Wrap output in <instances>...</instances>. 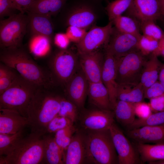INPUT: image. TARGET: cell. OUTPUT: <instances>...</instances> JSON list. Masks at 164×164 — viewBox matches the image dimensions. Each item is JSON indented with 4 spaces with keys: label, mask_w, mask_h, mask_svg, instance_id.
Segmentation results:
<instances>
[{
    "label": "cell",
    "mask_w": 164,
    "mask_h": 164,
    "mask_svg": "<svg viewBox=\"0 0 164 164\" xmlns=\"http://www.w3.org/2000/svg\"><path fill=\"white\" fill-rule=\"evenodd\" d=\"M60 97L37 90L27 111L31 132L45 134L48 124L58 114Z\"/></svg>",
    "instance_id": "cell-1"
},
{
    "label": "cell",
    "mask_w": 164,
    "mask_h": 164,
    "mask_svg": "<svg viewBox=\"0 0 164 164\" xmlns=\"http://www.w3.org/2000/svg\"><path fill=\"white\" fill-rule=\"evenodd\" d=\"M0 54L1 62L17 71L24 79L37 87L47 88L50 77L25 52L20 48L3 50Z\"/></svg>",
    "instance_id": "cell-2"
},
{
    "label": "cell",
    "mask_w": 164,
    "mask_h": 164,
    "mask_svg": "<svg viewBox=\"0 0 164 164\" xmlns=\"http://www.w3.org/2000/svg\"><path fill=\"white\" fill-rule=\"evenodd\" d=\"M43 135L32 132L19 139L6 155L0 156V164H38L43 155Z\"/></svg>",
    "instance_id": "cell-3"
},
{
    "label": "cell",
    "mask_w": 164,
    "mask_h": 164,
    "mask_svg": "<svg viewBox=\"0 0 164 164\" xmlns=\"http://www.w3.org/2000/svg\"><path fill=\"white\" fill-rule=\"evenodd\" d=\"M85 131L87 135L88 163H118V155L110 129Z\"/></svg>",
    "instance_id": "cell-4"
},
{
    "label": "cell",
    "mask_w": 164,
    "mask_h": 164,
    "mask_svg": "<svg viewBox=\"0 0 164 164\" xmlns=\"http://www.w3.org/2000/svg\"><path fill=\"white\" fill-rule=\"evenodd\" d=\"M37 87L18 76L0 94V109L13 110L27 118V109Z\"/></svg>",
    "instance_id": "cell-5"
},
{
    "label": "cell",
    "mask_w": 164,
    "mask_h": 164,
    "mask_svg": "<svg viewBox=\"0 0 164 164\" xmlns=\"http://www.w3.org/2000/svg\"><path fill=\"white\" fill-rule=\"evenodd\" d=\"M146 56L139 50L116 58V81L118 84L137 85L140 79Z\"/></svg>",
    "instance_id": "cell-6"
},
{
    "label": "cell",
    "mask_w": 164,
    "mask_h": 164,
    "mask_svg": "<svg viewBox=\"0 0 164 164\" xmlns=\"http://www.w3.org/2000/svg\"><path fill=\"white\" fill-rule=\"evenodd\" d=\"M29 22L28 16L19 12L0 22V45L3 50L20 47Z\"/></svg>",
    "instance_id": "cell-7"
},
{
    "label": "cell",
    "mask_w": 164,
    "mask_h": 164,
    "mask_svg": "<svg viewBox=\"0 0 164 164\" xmlns=\"http://www.w3.org/2000/svg\"><path fill=\"white\" fill-rule=\"evenodd\" d=\"M51 66L58 79L66 84L78 69L77 59L71 51L62 50L53 57Z\"/></svg>",
    "instance_id": "cell-8"
},
{
    "label": "cell",
    "mask_w": 164,
    "mask_h": 164,
    "mask_svg": "<svg viewBox=\"0 0 164 164\" xmlns=\"http://www.w3.org/2000/svg\"><path fill=\"white\" fill-rule=\"evenodd\" d=\"M110 130L117 154L119 164H136L141 162L138 154L122 131L114 122Z\"/></svg>",
    "instance_id": "cell-9"
},
{
    "label": "cell",
    "mask_w": 164,
    "mask_h": 164,
    "mask_svg": "<svg viewBox=\"0 0 164 164\" xmlns=\"http://www.w3.org/2000/svg\"><path fill=\"white\" fill-rule=\"evenodd\" d=\"M114 111L96 108L83 111L78 120L82 129L97 131L109 129L114 122Z\"/></svg>",
    "instance_id": "cell-10"
},
{
    "label": "cell",
    "mask_w": 164,
    "mask_h": 164,
    "mask_svg": "<svg viewBox=\"0 0 164 164\" xmlns=\"http://www.w3.org/2000/svg\"><path fill=\"white\" fill-rule=\"evenodd\" d=\"M112 24L110 21L104 26H94L87 32L82 40L77 43L79 54L96 51L102 45L108 44L113 28Z\"/></svg>",
    "instance_id": "cell-11"
},
{
    "label": "cell",
    "mask_w": 164,
    "mask_h": 164,
    "mask_svg": "<svg viewBox=\"0 0 164 164\" xmlns=\"http://www.w3.org/2000/svg\"><path fill=\"white\" fill-rule=\"evenodd\" d=\"M63 163H88L87 135L85 130H77L64 152Z\"/></svg>",
    "instance_id": "cell-12"
},
{
    "label": "cell",
    "mask_w": 164,
    "mask_h": 164,
    "mask_svg": "<svg viewBox=\"0 0 164 164\" xmlns=\"http://www.w3.org/2000/svg\"><path fill=\"white\" fill-rule=\"evenodd\" d=\"M140 37L121 32L113 27L106 50L115 58L138 50V44Z\"/></svg>",
    "instance_id": "cell-13"
},
{
    "label": "cell",
    "mask_w": 164,
    "mask_h": 164,
    "mask_svg": "<svg viewBox=\"0 0 164 164\" xmlns=\"http://www.w3.org/2000/svg\"><path fill=\"white\" fill-rule=\"evenodd\" d=\"M96 16L94 6L85 1L75 3L67 19L69 26H75L85 29L95 21Z\"/></svg>",
    "instance_id": "cell-14"
},
{
    "label": "cell",
    "mask_w": 164,
    "mask_h": 164,
    "mask_svg": "<svg viewBox=\"0 0 164 164\" xmlns=\"http://www.w3.org/2000/svg\"><path fill=\"white\" fill-rule=\"evenodd\" d=\"M80 55V68L88 82H102L104 59L102 54L96 50Z\"/></svg>",
    "instance_id": "cell-15"
},
{
    "label": "cell",
    "mask_w": 164,
    "mask_h": 164,
    "mask_svg": "<svg viewBox=\"0 0 164 164\" xmlns=\"http://www.w3.org/2000/svg\"><path fill=\"white\" fill-rule=\"evenodd\" d=\"M66 85L67 99L79 109H82L88 94V81L80 68Z\"/></svg>",
    "instance_id": "cell-16"
},
{
    "label": "cell",
    "mask_w": 164,
    "mask_h": 164,
    "mask_svg": "<svg viewBox=\"0 0 164 164\" xmlns=\"http://www.w3.org/2000/svg\"><path fill=\"white\" fill-rule=\"evenodd\" d=\"M126 12L128 16L140 22L147 20L155 22L162 16L159 0H133Z\"/></svg>",
    "instance_id": "cell-17"
},
{
    "label": "cell",
    "mask_w": 164,
    "mask_h": 164,
    "mask_svg": "<svg viewBox=\"0 0 164 164\" xmlns=\"http://www.w3.org/2000/svg\"><path fill=\"white\" fill-rule=\"evenodd\" d=\"M101 79L102 82L108 90L111 108L113 110L117 100L116 58L106 50L104 59Z\"/></svg>",
    "instance_id": "cell-18"
},
{
    "label": "cell",
    "mask_w": 164,
    "mask_h": 164,
    "mask_svg": "<svg viewBox=\"0 0 164 164\" xmlns=\"http://www.w3.org/2000/svg\"><path fill=\"white\" fill-rule=\"evenodd\" d=\"M29 125L27 117L16 111L0 109V134L15 133Z\"/></svg>",
    "instance_id": "cell-19"
},
{
    "label": "cell",
    "mask_w": 164,
    "mask_h": 164,
    "mask_svg": "<svg viewBox=\"0 0 164 164\" xmlns=\"http://www.w3.org/2000/svg\"><path fill=\"white\" fill-rule=\"evenodd\" d=\"M127 135L136 142L164 144V123L128 130Z\"/></svg>",
    "instance_id": "cell-20"
},
{
    "label": "cell",
    "mask_w": 164,
    "mask_h": 164,
    "mask_svg": "<svg viewBox=\"0 0 164 164\" xmlns=\"http://www.w3.org/2000/svg\"><path fill=\"white\" fill-rule=\"evenodd\" d=\"M87 95L90 103L96 108L112 111L108 90L102 82H88Z\"/></svg>",
    "instance_id": "cell-21"
},
{
    "label": "cell",
    "mask_w": 164,
    "mask_h": 164,
    "mask_svg": "<svg viewBox=\"0 0 164 164\" xmlns=\"http://www.w3.org/2000/svg\"><path fill=\"white\" fill-rule=\"evenodd\" d=\"M43 155L42 162L48 164H63L64 151L55 142L54 137L43 135Z\"/></svg>",
    "instance_id": "cell-22"
},
{
    "label": "cell",
    "mask_w": 164,
    "mask_h": 164,
    "mask_svg": "<svg viewBox=\"0 0 164 164\" xmlns=\"http://www.w3.org/2000/svg\"><path fill=\"white\" fill-rule=\"evenodd\" d=\"M28 24L33 34H40L50 37L53 33L50 17L36 13L28 12Z\"/></svg>",
    "instance_id": "cell-23"
},
{
    "label": "cell",
    "mask_w": 164,
    "mask_h": 164,
    "mask_svg": "<svg viewBox=\"0 0 164 164\" xmlns=\"http://www.w3.org/2000/svg\"><path fill=\"white\" fill-rule=\"evenodd\" d=\"M144 89L139 83L137 85L118 84L117 100L132 103L143 101Z\"/></svg>",
    "instance_id": "cell-24"
},
{
    "label": "cell",
    "mask_w": 164,
    "mask_h": 164,
    "mask_svg": "<svg viewBox=\"0 0 164 164\" xmlns=\"http://www.w3.org/2000/svg\"><path fill=\"white\" fill-rule=\"evenodd\" d=\"M157 56L151 54L145 64L140 83L144 90L157 81L162 66Z\"/></svg>",
    "instance_id": "cell-25"
},
{
    "label": "cell",
    "mask_w": 164,
    "mask_h": 164,
    "mask_svg": "<svg viewBox=\"0 0 164 164\" xmlns=\"http://www.w3.org/2000/svg\"><path fill=\"white\" fill-rule=\"evenodd\" d=\"M136 150L143 162L149 163L164 160V144L150 145L137 142Z\"/></svg>",
    "instance_id": "cell-26"
},
{
    "label": "cell",
    "mask_w": 164,
    "mask_h": 164,
    "mask_svg": "<svg viewBox=\"0 0 164 164\" xmlns=\"http://www.w3.org/2000/svg\"><path fill=\"white\" fill-rule=\"evenodd\" d=\"M67 0H35L27 12L36 13L50 17L59 12Z\"/></svg>",
    "instance_id": "cell-27"
},
{
    "label": "cell",
    "mask_w": 164,
    "mask_h": 164,
    "mask_svg": "<svg viewBox=\"0 0 164 164\" xmlns=\"http://www.w3.org/2000/svg\"><path fill=\"white\" fill-rule=\"evenodd\" d=\"M134 103L117 100L113 110L115 118L122 125L127 127L135 119Z\"/></svg>",
    "instance_id": "cell-28"
},
{
    "label": "cell",
    "mask_w": 164,
    "mask_h": 164,
    "mask_svg": "<svg viewBox=\"0 0 164 164\" xmlns=\"http://www.w3.org/2000/svg\"><path fill=\"white\" fill-rule=\"evenodd\" d=\"M115 27L118 31L125 33L133 35L140 37V22L131 16H118L112 21Z\"/></svg>",
    "instance_id": "cell-29"
},
{
    "label": "cell",
    "mask_w": 164,
    "mask_h": 164,
    "mask_svg": "<svg viewBox=\"0 0 164 164\" xmlns=\"http://www.w3.org/2000/svg\"><path fill=\"white\" fill-rule=\"evenodd\" d=\"M50 39L45 36L33 34L29 43L31 52L38 57H42L47 55L50 50Z\"/></svg>",
    "instance_id": "cell-30"
},
{
    "label": "cell",
    "mask_w": 164,
    "mask_h": 164,
    "mask_svg": "<svg viewBox=\"0 0 164 164\" xmlns=\"http://www.w3.org/2000/svg\"><path fill=\"white\" fill-rule=\"evenodd\" d=\"M163 123L164 111L152 113L144 118H135L132 123L127 127L128 130H131L145 126L156 125Z\"/></svg>",
    "instance_id": "cell-31"
},
{
    "label": "cell",
    "mask_w": 164,
    "mask_h": 164,
    "mask_svg": "<svg viewBox=\"0 0 164 164\" xmlns=\"http://www.w3.org/2000/svg\"><path fill=\"white\" fill-rule=\"evenodd\" d=\"M23 130L12 134H0V155L8 154L18 141L24 136Z\"/></svg>",
    "instance_id": "cell-32"
},
{
    "label": "cell",
    "mask_w": 164,
    "mask_h": 164,
    "mask_svg": "<svg viewBox=\"0 0 164 164\" xmlns=\"http://www.w3.org/2000/svg\"><path fill=\"white\" fill-rule=\"evenodd\" d=\"M133 0H114L109 2L106 9L110 21L122 15L130 6Z\"/></svg>",
    "instance_id": "cell-33"
},
{
    "label": "cell",
    "mask_w": 164,
    "mask_h": 164,
    "mask_svg": "<svg viewBox=\"0 0 164 164\" xmlns=\"http://www.w3.org/2000/svg\"><path fill=\"white\" fill-rule=\"evenodd\" d=\"M60 107L58 114L66 117L74 123L78 120V108L73 102L67 98L60 97Z\"/></svg>",
    "instance_id": "cell-34"
},
{
    "label": "cell",
    "mask_w": 164,
    "mask_h": 164,
    "mask_svg": "<svg viewBox=\"0 0 164 164\" xmlns=\"http://www.w3.org/2000/svg\"><path fill=\"white\" fill-rule=\"evenodd\" d=\"M77 130L73 125L60 130L55 133L54 136L55 140L64 152Z\"/></svg>",
    "instance_id": "cell-35"
},
{
    "label": "cell",
    "mask_w": 164,
    "mask_h": 164,
    "mask_svg": "<svg viewBox=\"0 0 164 164\" xmlns=\"http://www.w3.org/2000/svg\"><path fill=\"white\" fill-rule=\"evenodd\" d=\"M140 29L143 35L158 41L164 36L162 30L152 20L140 22Z\"/></svg>",
    "instance_id": "cell-36"
},
{
    "label": "cell",
    "mask_w": 164,
    "mask_h": 164,
    "mask_svg": "<svg viewBox=\"0 0 164 164\" xmlns=\"http://www.w3.org/2000/svg\"><path fill=\"white\" fill-rule=\"evenodd\" d=\"M4 64L0 65V94L8 88L18 76Z\"/></svg>",
    "instance_id": "cell-37"
},
{
    "label": "cell",
    "mask_w": 164,
    "mask_h": 164,
    "mask_svg": "<svg viewBox=\"0 0 164 164\" xmlns=\"http://www.w3.org/2000/svg\"><path fill=\"white\" fill-rule=\"evenodd\" d=\"M159 41L141 35L138 44V49L145 56L151 54L157 48Z\"/></svg>",
    "instance_id": "cell-38"
},
{
    "label": "cell",
    "mask_w": 164,
    "mask_h": 164,
    "mask_svg": "<svg viewBox=\"0 0 164 164\" xmlns=\"http://www.w3.org/2000/svg\"><path fill=\"white\" fill-rule=\"evenodd\" d=\"M68 118L58 115L55 117L48 124L46 133H55L57 131L74 125Z\"/></svg>",
    "instance_id": "cell-39"
},
{
    "label": "cell",
    "mask_w": 164,
    "mask_h": 164,
    "mask_svg": "<svg viewBox=\"0 0 164 164\" xmlns=\"http://www.w3.org/2000/svg\"><path fill=\"white\" fill-rule=\"evenodd\" d=\"M86 32L85 29L69 26L66 33L70 41L78 43L83 38Z\"/></svg>",
    "instance_id": "cell-40"
},
{
    "label": "cell",
    "mask_w": 164,
    "mask_h": 164,
    "mask_svg": "<svg viewBox=\"0 0 164 164\" xmlns=\"http://www.w3.org/2000/svg\"><path fill=\"white\" fill-rule=\"evenodd\" d=\"M19 9L12 0H0V17L2 18L9 17L15 14Z\"/></svg>",
    "instance_id": "cell-41"
},
{
    "label": "cell",
    "mask_w": 164,
    "mask_h": 164,
    "mask_svg": "<svg viewBox=\"0 0 164 164\" xmlns=\"http://www.w3.org/2000/svg\"><path fill=\"white\" fill-rule=\"evenodd\" d=\"M163 93L164 90L162 85L157 81L144 90V97L150 100Z\"/></svg>",
    "instance_id": "cell-42"
},
{
    "label": "cell",
    "mask_w": 164,
    "mask_h": 164,
    "mask_svg": "<svg viewBox=\"0 0 164 164\" xmlns=\"http://www.w3.org/2000/svg\"><path fill=\"white\" fill-rule=\"evenodd\" d=\"M134 111L135 116L138 118H144L152 113L149 103L143 101L134 103Z\"/></svg>",
    "instance_id": "cell-43"
},
{
    "label": "cell",
    "mask_w": 164,
    "mask_h": 164,
    "mask_svg": "<svg viewBox=\"0 0 164 164\" xmlns=\"http://www.w3.org/2000/svg\"><path fill=\"white\" fill-rule=\"evenodd\" d=\"M152 113L164 111V93L150 99L149 103Z\"/></svg>",
    "instance_id": "cell-44"
},
{
    "label": "cell",
    "mask_w": 164,
    "mask_h": 164,
    "mask_svg": "<svg viewBox=\"0 0 164 164\" xmlns=\"http://www.w3.org/2000/svg\"><path fill=\"white\" fill-rule=\"evenodd\" d=\"M70 42L66 33H57L54 37L55 44L62 50L66 49Z\"/></svg>",
    "instance_id": "cell-45"
},
{
    "label": "cell",
    "mask_w": 164,
    "mask_h": 164,
    "mask_svg": "<svg viewBox=\"0 0 164 164\" xmlns=\"http://www.w3.org/2000/svg\"><path fill=\"white\" fill-rule=\"evenodd\" d=\"M17 7L19 12H27L32 3L35 0H12Z\"/></svg>",
    "instance_id": "cell-46"
},
{
    "label": "cell",
    "mask_w": 164,
    "mask_h": 164,
    "mask_svg": "<svg viewBox=\"0 0 164 164\" xmlns=\"http://www.w3.org/2000/svg\"><path fill=\"white\" fill-rule=\"evenodd\" d=\"M151 54L164 57V36L159 40L157 48Z\"/></svg>",
    "instance_id": "cell-47"
},
{
    "label": "cell",
    "mask_w": 164,
    "mask_h": 164,
    "mask_svg": "<svg viewBox=\"0 0 164 164\" xmlns=\"http://www.w3.org/2000/svg\"><path fill=\"white\" fill-rule=\"evenodd\" d=\"M159 81L164 80V64L162 65L159 75Z\"/></svg>",
    "instance_id": "cell-48"
},
{
    "label": "cell",
    "mask_w": 164,
    "mask_h": 164,
    "mask_svg": "<svg viewBox=\"0 0 164 164\" xmlns=\"http://www.w3.org/2000/svg\"><path fill=\"white\" fill-rule=\"evenodd\" d=\"M160 11L162 16L164 15V0H159Z\"/></svg>",
    "instance_id": "cell-49"
},
{
    "label": "cell",
    "mask_w": 164,
    "mask_h": 164,
    "mask_svg": "<svg viewBox=\"0 0 164 164\" xmlns=\"http://www.w3.org/2000/svg\"><path fill=\"white\" fill-rule=\"evenodd\" d=\"M150 164H164V160H160L158 161L151 162Z\"/></svg>",
    "instance_id": "cell-50"
},
{
    "label": "cell",
    "mask_w": 164,
    "mask_h": 164,
    "mask_svg": "<svg viewBox=\"0 0 164 164\" xmlns=\"http://www.w3.org/2000/svg\"><path fill=\"white\" fill-rule=\"evenodd\" d=\"M159 82L162 85L164 90V80L161 81Z\"/></svg>",
    "instance_id": "cell-51"
},
{
    "label": "cell",
    "mask_w": 164,
    "mask_h": 164,
    "mask_svg": "<svg viewBox=\"0 0 164 164\" xmlns=\"http://www.w3.org/2000/svg\"><path fill=\"white\" fill-rule=\"evenodd\" d=\"M163 16H164V15H163Z\"/></svg>",
    "instance_id": "cell-52"
}]
</instances>
